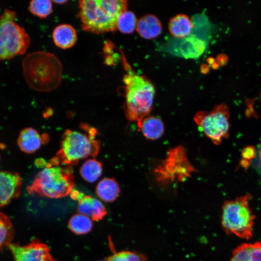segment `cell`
Listing matches in <instances>:
<instances>
[{"mask_svg":"<svg viewBox=\"0 0 261 261\" xmlns=\"http://www.w3.org/2000/svg\"><path fill=\"white\" fill-rule=\"evenodd\" d=\"M22 67L25 81L33 90L48 92L60 84L62 65L52 53L40 51L31 52L23 59Z\"/></svg>","mask_w":261,"mask_h":261,"instance_id":"cell-1","label":"cell"},{"mask_svg":"<svg viewBox=\"0 0 261 261\" xmlns=\"http://www.w3.org/2000/svg\"><path fill=\"white\" fill-rule=\"evenodd\" d=\"M78 16L82 29L101 34L117 29L119 15L127 10V1L123 0H82L79 1Z\"/></svg>","mask_w":261,"mask_h":261,"instance_id":"cell-2","label":"cell"},{"mask_svg":"<svg viewBox=\"0 0 261 261\" xmlns=\"http://www.w3.org/2000/svg\"><path fill=\"white\" fill-rule=\"evenodd\" d=\"M85 131L66 130L62 136L57 157L66 166L76 165L81 160L95 157L100 150L101 144L96 138V130L87 124L80 125Z\"/></svg>","mask_w":261,"mask_h":261,"instance_id":"cell-3","label":"cell"},{"mask_svg":"<svg viewBox=\"0 0 261 261\" xmlns=\"http://www.w3.org/2000/svg\"><path fill=\"white\" fill-rule=\"evenodd\" d=\"M123 82L126 117L138 125L149 115L155 95L154 87L146 78L131 72L124 76Z\"/></svg>","mask_w":261,"mask_h":261,"instance_id":"cell-4","label":"cell"},{"mask_svg":"<svg viewBox=\"0 0 261 261\" xmlns=\"http://www.w3.org/2000/svg\"><path fill=\"white\" fill-rule=\"evenodd\" d=\"M72 166L53 165L47 162L46 166L35 176L27 187L29 194H37L50 198H60L70 194L74 186Z\"/></svg>","mask_w":261,"mask_h":261,"instance_id":"cell-5","label":"cell"},{"mask_svg":"<svg viewBox=\"0 0 261 261\" xmlns=\"http://www.w3.org/2000/svg\"><path fill=\"white\" fill-rule=\"evenodd\" d=\"M251 197L247 194L224 202L221 222L227 234L246 239L252 236L255 217L249 205Z\"/></svg>","mask_w":261,"mask_h":261,"instance_id":"cell-6","label":"cell"},{"mask_svg":"<svg viewBox=\"0 0 261 261\" xmlns=\"http://www.w3.org/2000/svg\"><path fill=\"white\" fill-rule=\"evenodd\" d=\"M15 17V12L8 9L0 15V60L22 55L29 47V37Z\"/></svg>","mask_w":261,"mask_h":261,"instance_id":"cell-7","label":"cell"},{"mask_svg":"<svg viewBox=\"0 0 261 261\" xmlns=\"http://www.w3.org/2000/svg\"><path fill=\"white\" fill-rule=\"evenodd\" d=\"M230 111L224 103L215 106L210 111H199L194 121L205 135L216 145H219L229 137Z\"/></svg>","mask_w":261,"mask_h":261,"instance_id":"cell-8","label":"cell"},{"mask_svg":"<svg viewBox=\"0 0 261 261\" xmlns=\"http://www.w3.org/2000/svg\"><path fill=\"white\" fill-rule=\"evenodd\" d=\"M7 247L15 261H57L52 256L48 246L37 239L24 246L11 243Z\"/></svg>","mask_w":261,"mask_h":261,"instance_id":"cell-9","label":"cell"},{"mask_svg":"<svg viewBox=\"0 0 261 261\" xmlns=\"http://www.w3.org/2000/svg\"><path fill=\"white\" fill-rule=\"evenodd\" d=\"M21 185V177L17 173L0 171V207L19 197Z\"/></svg>","mask_w":261,"mask_h":261,"instance_id":"cell-10","label":"cell"},{"mask_svg":"<svg viewBox=\"0 0 261 261\" xmlns=\"http://www.w3.org/2000/svg\"><path fill=\"white\" fill-rule=\"evenodd\" d=\"M48 141V136L41 135L32 128H25L21 130L17 139V144L20 149L27 153H32L38 150L42 144Z\"/></svg>","mask_w":261,"mask_h":261,"instance_id":"cell-11","label":"cell"},{"mask_svg":"<svg viewBox=\"0 0 261 261\" xmlns=\"http://www.w3.org/2000/svg\"><path fill=\"white\" fill-rule=\"evenodd\" d=\"M77 210L96 221L102 220L107 214L105 207L100 201L86 195L78 201Z\"/></svg>","mask_w":261,"mask_h":261,"instance_id":"cell-12","label":"cell"},{"mask_svg":"<svg viewBox=\"0 0 261 261\" xmlns=\"http://www.w3.org/2000/svg\"><path fill=\"white\" fill-rule=\"evenodd\" d=\"M138 129L144 136L149 140H156L160 138L165 131L162 120L154 116L145 117L138 125Z\"/></svg>","mask_w":261,"mask_h":261,"instance_id":"cell-13","label":"cell"},{"mask_svg":"<svg viewBox=\"0 0 261 261\" xmlns=\"http://www.w3.org/2000/svg\"><path fill=\"white\" fill-rule=\"evenodd\" d=\"M136 29L139 34L143 38L151 39L160 34L162 26L156 16L147 14L137 21Z\"/></svg>","mask_w":261,"mask_h":261,"instance_id":"cell-14","label":"cell"},{"mask_svg":"<svg viewBox=\"0 0 261 261\" xmlns=\"http://www.w3.org/2000/svg\"><path fill=\"white\" fill-rule=\"evenodd\" d=\"M52 37L57 46L62 49H67L75 44L77 40V33L75 29L71 25L63 24L54 29Z\"/></svg>","mask_w":261,"mask_h":261,"instance_id":"cell-15","label":"cell"},{"mask_svg":"<svg viewBox=\"0 0 261 261\" xmlns=\"http://www.w3.org/2000/svg\"><path fill=\"white\" fill-rule=\"evenodd\" d=\"M229 261H261V242L240 245L234 249Z\"/></svg>","mask_w":261,"mask_h":261,"instance_id":"cell-16","label":"cell"},{"mask_svg":"<svg viewBox=\"0 0 261 261\" xmlns=\"http://www.w3.org/2000/svg\"><path fill=\"white\" fill-rule=\"evenodd\" d=\"M120 188L117 182L114 178L105 177L97 185L95 189L96 195L102 201L111 203L119 196Z\"/></svg>","mask_w":261,"mask_h":261,"instance_id":"cell-17","label":"cell"},{"mask_svg":"<svg viewBox=\"0 0 261 261\" xmlns=\"http://www.w3.org/2000/svg\"><path fill=\"white\" fill-rule=\"evenodd\" d=\"M193 24L186 15L179 14L170 20L168 29L171 34L178 39L185 38L189 35L193 29Z\"/></svg>","mask_w":261,"mask_h":261,"instance_id":"cell-18","label":"cell"},{"mask_svg":"<svg viewBox=\"0 0 261 261\" xmlns=\"http://www.w3.org/2000/svg\"><path fill=\"white\" fill-rule=\"evenodd\" d=\"M102 172V163L94 159H88L82 165L80 174L86 181L93 183L101 176Z\"/></svg>","mask_w":261,"mask_h":261,"instance_id":"cell-19","label":"cell"},{"mask_svg":"<svg viewBox=\"0 0 261 261\" xmlns=\"http://www.w3.org/2000/svg\"><path fill=\"white\" fill-rule=\"evenodd\" d=\"M92 220L82 214H76L72 216L68 222L71 231L77 234H85L90 232L92 228Z\"/></svg>","mask_w":261,"mask_h":261,"instance_id":"cell-20","label":"cell"},{"mask_svg":"<svg viewBox=\"0 0 261 261\" xmlns=\"http://www.w3.org/2000/svg\"><path fill=\"white\" fill-rule=\"evenodd\" d=\"M13 233L10 218L5 214L0 212V251L11 243Z\"/></svg>","mask_w":261,"mask_h":261,"instance_id":"cell-21","label":"cell"},{"mask_svg":"<svg viewBox=\"0 0 261 261\" xmlns=\"http://www.w3.org/2000/svg\"><path fill=\"white\" fill-rule=\"evenodd\" d=\"M137 20L135 14L131 11H125L118 17L117 29L125 34H130L136 29Z\"/></svg>","mask_w":261,"mask_h":261,"instance_id":"cell-22","label":"cell"},{"mask_svg":"<svg viewBox=\"0 0 261 261\" xmlns=\"http://www.w3.org/2000/svg\"><path fill=\"white\" fill-rule=\"evenodd\" d=\"M49 0H33L29 2V10L33 15L40 18H45L52 11V3Z\"/></svg>","mask_w":261,"mask_h":261,"instance_id":"cell-23","label":"cell"},{"mask_svg":"<svg viewBox=\"0 0 261 261\" xmlns=\"http://www.w3.org/2000/svg\"><path fill=\"white\" fill-rule=\"evenodd\" d=\"M145 255L137 251L122 250L114 252L107 258V261H146Z\"/></svg>","mask_w":261,"mask_h":261,"instance_id":"cell-24","label":"cell"},{"mask_svg":"<svg viewBox=\"0 0 261 261\" xmlns=\"http://www.w3.org/2000/svg\"><path fill=\"white\" fill-rule=\"evenodd\" d=\"M242 159L250 162L255 158V149L252 145H247L244 147L241 151Z\"/></svg>","mask_w":261,"mask_h":261,"instance_id":"cell-25","label":"cell"},{"mask_svg":"<svg viewBox=\"0 0 261 261\" xmlns=\"http://www.w3.org/2000/svg\"><path fill=\"white\" fill-rule=\"evenodd\" d=\"M71 198L74 200L79 201L85 195L82 192L77 190L73 189L70 193Z\"/></svg>","mask_w":261,"mask_h":261,"instance_id":"cell-26","label":"cell"},{"mask_svg":"<svg viewBox=\"0 0 261 261\" xmlns=\"http://www.w3.org/2000/svg\"><path fill=\"white\" fill-rule=\"evenodd\" d=\"M250 164V162L245 160H244L241 159L240 161V165L241 167L246 169L248 167Z\"/></svg>","mask_w":261,"mask_h":261,"instance_id":"cell-27","label":"cell"},{"mask_svg":"<svg viewBox=\"0 0 261 261\" xmlns=\"http://www.w3.org/2000/svg\"><path fill=\"white\" fill-rule=\"evenodd\" d=\"M54 2L57 4H62L67 2V0H53Z\"/></svg>","mask_w":261,"mask_h":261,"instance_id":"cell-28","label":"cell"},{"mask_svg":"<svg viewBox=\"0 0 261 261\" xmlns=\"http://www.w3.org/2000/svg\"><path fill=\"white\" fill-rule=\"evenodd\" d=\"M259 154L260 159V160L261 161V143L260 148V149H259Z\"/></svg>","mask_w":261,"mask_h":261,"instance_id":"cell-29","label":"cell"},{"mask_svg":"<svg viewBox=\"0 0 261 261\" xmlns=\"http://www.w3.org/2000/svg\"></svg>","mask_w":261,"mask_h":261,"instance_id":"cell-30","label":"cell"},{"mask_svg":"<svg viewBox=\"0 0 261 261\" xmlns=\"http://www.w3.org/2000/svg\"></svg>","mask_w":261,"mask_h":261,"instance_id":"cell-31","label":"cell"}]
</instances>
